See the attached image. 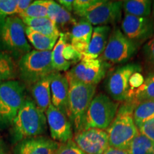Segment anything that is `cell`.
<instances>
[{"instance_id": "60d3db41", "label": "cell", "mask_w": 154, "mask_h": 154, "mask_svg": "<svg viewBox=\"0 0 154 154\" xmlns=\"http://www.w3.org/2000/svg\"><path fill=\"white\" fill-rule=\"evenodd\" d=\"M5 147V144H4L3 140H2V138H0V148H4Z\"/></svg>"}, {"instance_id": "836d02e7", "label": "cell", "mask_w": 154, "mask_h": 154, "mask_svg": "<svg viewBox=\"0 0 154 154\" xmlns=\"http://www.w3.org/2000/svg\"><path fill=\"white\" fill-rule=\"evenodd\" d=\"M136 126L140 134H143L154 143V118L138 124Z\"/></svg>"}, {"instance_id": "d590c367", "label": "cell", "mask_w": 154, "mask_h": 154, "mask_svg": "<svg viewBox=\"0 0 154 154\" xmlns=\"http://www.w3.org/2000/svg\"><path fill=\"white\" fill-rule=\"evenodd\" d=\"M143 53L146 61L154 68V35L144 45Z\"/></svg>"}, {"instance_id": "b9f144b4", "label": "cell", "mask_w": 154, "mask_h": 154, "mask_svg": "<svg viewBox=\"0 0 154 154\" xmlns=\"http://www.w3.org/2000/svg\"><path fill=\"white\" fill-rule=\"evenodd\" d=\"M0 154H7L4 150V148H0Z\"/></svg>"}, {"instance_id": "83f0119b", "label": "cell", "mask_w": 154, "mask_h": 154, "mask_svg": "<svg viewBox=\"0 0 154 154\" xmlns=\"http://www.w3.org/2000/svg\"><path fill=\"white\" fill-rule=\"evenodd\" d=\"M134 119L136 126L154 118V101H145L137 103L134 110Z\"/></svg>"}, {"instance_id": "5b68a950", "label": "cell", "mask_w": 154, "mask_h": 154, "mask_svg": "<svg viewBox=\"0 0 154 154\" xmlns=\"http://www.w3.org/2000/svg\"><path fill=\"white\" fill-rule=\"evenodd\" d=\"M51 51L32 50L19 59L17 64L20 82L27 87L56 72L52 64Z\"/></svg>"}, {"instance_id": "3957f363", "label": "cell", "mask_w": 154, "mask_h": 154, "mask_svg": "<svg viewBox=\"0 0 154 154\" xmlns=\"http://www.w3.org/2000/svg\"><path fill=\"white\" fill-rule=\"evenodd\" d=\"M25 27L22 19L16 15L0 20V51L14 61L32 51Z\"/></svg>"}, {"instance_id": "d4e9b609", "label": "cell", "mask_w": 154, "mask_h": 154, "mask_svg": "<svg viewBox=\"0 0 154 154\" xmlns=\"http://www.w3.org/2000/svg\"><path fill=\"white\" fill-rule=\"evenodd\" d=\"M126 101L135 104L145 101H154V72L149 73L145 78L143 85L131 95Z\"/></svg>"}, {"instance_id": "7a4b0ae2", "label": "cell", "mask_w": 154, "mask_h": 154, "mask_svg": "<svg viewBox=\"0 0 154 154\" xmlns=\"http://www.w3.org/2000/svg\"><path fill=\"white\" fill-rule=\"evenodd\" d=\"M69 84L68 113L74 134L84 130L86 114L95 96L96 86L90 85L75 79L65 72Z\"/></svg>"}, {"instance_id": "52a82bcc", "label": "cell", "mask_w": 154, "mask_h": 154, "mask_svg": "<svg viewBox=\"0 0 154 154\" xmlns=\"http://www.w3.org/2000/svg\"><path fill=\"white\" fill-rule=\"evenodd\" d=\"M119 106L120 103L106 94L100 93L95 95L86 112L84 130H106L116 117Z\"/></svg>"}, {"instance_id": "ab89813d", "label": "cell", "mask_w": 154, "mask_h": 154, "mask_svg": "<svg viewBox=\"0 0 154 154\" xmlns=\"http://www.w3.org/2000/svg\"><path fill=\"white\" fill-rule=\"evenodd\" d=\"M152 11H151V12H152V19H153V24H154V2H153V3L152 4Z\"/></svg>"}, {"instance_id": "7c38bea8", "label": "cell", "mask_w": 154, "mask_h": 154, "mask_svg": "<svg viewBox=\"0 0 154 154\" xmlns=\"http://www.w3.org/2000/svg\"><path fill=\"white\" fill-rule=\"evenodd\" d=\"M121 31L130 41L139 46L154 35V24L151 17L125 14L121 22Z\"/></svg>"}, {"instance_id": "4dcf8cb0", "label": "cell", "mask_w": 154, "mask_h": 154, "mask_svg": "<svg viewBox=\"0 0 154 154\" xmlns=\"http://www.w3.org/2000/svg\"><path fill=\"white\" fill-rule=\"evenodd\" d=\"M55 154H86L76 145L74 140L66 143H59Z\"/></svg>"}, {"instance_id": "7402d4cb", "label": "cell", "mask_w": 154, "mask_h": 154, "mask_svg": "<svg viewBox=\"0 0 154 154\" xmlns=\"http://www.w3.org/2000/svg\"><path fill=\"white\" fill-rule=\"evenodd\" d=\"M25 33L28 42L37 51H52L59 38L58 37L45 36L36 31L32 30L28 26L25 27Z\"/></svg>"}, {"instance_id": "277c9868", "label": "cell", "mask_w": 154, "mask_h": 154, "mask_svg": "<svg viewBox=\"0 0 154 154\" xmlns=\"http://www.w3.org/2000/svg\"><path fill=\"white\" fill-rule=\"evenodd\" d=\"M135 106L136 104L130 101L119 106L113 122L106 130L109 147L126 151L132 140L139 134L133 116Z\"/></svg>"}, {"instance_id": "4316f807", "label": "cell", "mask_w": 154, "mask_h": 154, "mask_svg": "<svg viewBox=\"0 0 154 154\" xmlns=\"http://www.w3.org/2000/svg\"><path fill=\"white\" fill-rule=\"evenodd\" d=\"M126 151L128 154H154V143L139 133L132 140Z\"/></svg>"}, {"instance_id": "cb8c5ba5", "label": "cell", "mask_w": 154, "mask_h": 154, "mask_svg": "<svg viewBox=\"0 0 154 154\" xmlns=\"http://www.w3.org/2000/svg\"><path fill=\"white\" fill-rule=\"evenodd\" d=\"M152 4L150 0H126L122 2V9L125 14L149 17L151 14Z\"/></svg>"}, {"instance_id": "2e32d148", "label": "cell", "mask_w": 154, "mask_h": 154, "mask_svg": "<svg viewBox=\"0 0 154 154\" xmlns=\"http://www.w3.org/2000/svg\"><path fill=\"white\" fill-rule=\"evenodd\" d=\"M69 84L66 75L61 72L53 73L51 82V104L67 116Z\"/></svg>"}, {"instance_id": "e575fe53", "label": "cell", "mask_w": 154, "mask_h": 154, "mask_svg": "<svg viewBox=\"0 0 154 154\" xmlns=\"http://www.w3.org/2000/svg\"><path fill=\"white\" fill-rule=\"evenodd\" d=\"M144 80H145V79H144L141 72H136L132 74L129 79V94H128V97L134 91H136L138 88H139L140 86L143 85Z\"/></svg>"}, {"instance_id": "f35d334b", "label": "cell", "mask_w": 154, "mask_h": 154, "mask_svg": "<svg viewBox=\"0 0 154 154\" xmlns=\"http://www.w3.org/2000/svg\"><path fill=\"white\" fill-rule=\"evenodd\" d=\"M103 154H128L126 150H121L118 149H114V148L109 147L106 150Z\"/></svg>"}, {"instance_id": "484cf974", "label": "cell", "mask_w": 154, "mask_h": 154, "mask_svg": "<svg viewBox=\"0 0 154 154\" xmlns=\"http://www.w3.org/2000/svg\"><path fill=\"white\" fill-rule=\"evenodd\" d=\"M17 76H18V71L14 60L0 51V83L15 80Z\"/></svg>"}, {"instance_id": "d6986e66", "label": "cell", "mask_w": 154, "mask_h": 154, "mask_svg": "<svg viewBox=\"0 0 154 154\" xmlns=\"http://www.w3.org/2000/svg\"><path fill=\"white\" fill-rule=\"evenodd\" d=\"M52 74L44 77L30 87L32 99L36 106L44 113L51 104V82Z\"/></svg>"}, {"instance_id": "4fadbf2b", "label": "cell", "mask_w": 154, "mask_h": 154, "mask_svg": "<svg viewBox=\"0 0 154 154\" xmlns=\"http://www.w3.org/2000/svg\"><path fill=\"white\" fill-rule=\"evenodd\" d=\"M76 145L86 154H103L109 147L106 131L88 128L74 135Z\"/></svg>"}, {"instance_id": "603a6c76", "label": "cell", "mask_w": 154, "mask_h": 154, "mask_svg": "<svg viewBox=\"0 0 154 154\" xmlns=\"http://www.w3.org/2000/svg\"><path fill=\"white\" fill-rule=\"evenodd\" d=\"M68 35L64 32H61L59 37L58 38L57 44L51 53H52V64L54 70L57 72H66L72 65L65 60L63 56V50L66 44L68 42Z\"/></svg>"}, {"instance_id": "5bb4252c", "label": "cell", "mask_w": 154, "mask_h": 154, "mask_svg": "<svg viewBox=\"0 0 154 154\" xmlns=\"http://www.w3.org/2000/svg\"><path fill=\"white\" fill-rule=\"evenodd\" d=\"M52 139L58 143H66L74 138V128L68 116L50 105L45 113Z\"/></svg>"}, {"instance_id": "ac0fdd59", "label": "cell", "mask_w": 154, "mask_h": 154, "mask_svg": "<svg viewBox=\"0 0 154 154\" xmlns=\"http://www.w3.org/2000/svg\"><path fill=\"white\" fill-rule=\"evenodd\" d=\"M111 32L109 26H98L94 28L89 45L82 59H99L104 51Z\"/></svg>"}, {"instance_id": "9a60e30c", "label": "cell", "mask_w": 154, "mask_h": 154, "mask_svg": "<svg viewBox=\"0 0 154 154\" xmlns=\"http://www.w3.org/2000/svg\"><path fill=\"white\" fill-rule=\"evenodd\" d=\"M59 143L44 136L26 138L16 143L14 154H55Z\"/></svg>"}, {"instance_id": "8d00e7d4", "label": "cell", "mask_w": 154, "mask_h": 154, "mask_svg": "<svg viewBox=\"0 0 154 154\" xmlns=\"http://www.w3.org/2000/svg\"><path fill=\"white\" fill-rule=\"evenodd\" d=\"M34 1L31 0H18L17 5V16L22 14L24 11L31 5Z\"/></svg>"}, {"instance_id": "30bf717a", "label": "cell", "mask_w": 154, "mask_h": 154, "mask_svg": "<svg viewBox=\"0 0 154 154\" xmlns=\"http://www.w3.org/2000/svg\"><path fill=\"white\" fill-rule=\"evenodd\" d=\"M122 1L97 0L81 19H84L92 26H109L121 20Z\"/></svg>"}, {"instance_id": "f1b7e54d", "label": "cell", "mask_w": 154, "mask_h": 154, "mask_svg": "<svg viewBox=\"0 0 154 154\" xmlns=\"http://www.w3.org/2000/svg\"><path fill=\"white\" fill-rule=\"evenodd\" d=\"M20 18H44L48 17L47 0H37L34 1L31 5L22 14L19 15Z\"/></svg>"}, {"instance_id": "e0dca14e", "label": "cell", "mask_w": 154, "mask_h": 154, "mask_svg": "<svg viewBox=\"0 0 154 154\" xmlns=\"http://www.w3.org/2000/svg\"><path fill=\"white\" fill-rule=\"evenodd\" d=\"M93 26L88 21L81 19L72 26L68 35L69 43L82 56L86 52L93 34Z\"/></svg>"}, {"instance_id": "1f68e13d", "label": "cell", "mask_w": 154, "mask_h": 154, "mask_svg": "<svg viewBox=\"0 0 154 154\" xmlns=\"http://www.w3.org/2000/svg\"><path fill=\"white\" fill-rule=\"evenodd\" d=\"M63 56L65 60L71 65H76L82 59V54L77 51L69 42H67L63 48Z\"/></svg>"}, {"instance_id": "9c48e42d", "label": "cell", "mask_w": 154, "mask_h": 154, "mask_svg": "<svg viewBox=\"0 0 154 154\" xmlns=\"http://www.w3.org/2000/svg\"><path fill=\"white\" fill-rule=\"evenodd\" d=\"M138 49L131 41L124 35L120 29L111 30L106 47L99 59L109 64L126 63L130 60Z\"/></svg>"}, {"instance_id": "8992f818", "label": "cell", "mask_w": 154, "mask_h": 154, "mask_svg": "<svg viewBox=\"0 0 154 154\" xmlns=\"http://www.w3.org/2000/svg\"><path fill=\"white\" fill-rule=\"evenodd\" d=\"M26 86L20 81L0 83V128L10 126L27 97Z\"/></svg>"}, {"instance_id": "ba28073f", "label": "cell", "mask_w": 154, "mask_h": 154, "mask_svg": "<svg viewBox=\"0 0 154 154\" xmlns=\"http://www.w3.org/2000/svg\"><path fill=\"white\" fill-rule=\"evenodd\" d=\"M141 72V67L136 63H130L108 72L104 82L105 89L115 101L124 102L129 94V79L134 73Z\"/></svg>"}, {"instance_id": "d6a6232c", "label": "cell", "mask_w": 154, "mask_h": 154, "mask_svg": "<svg viewBox=\"0 0 154 154\" xmlns=\"http://www.w3.org/2000/svg\"><path fill=\"white\" fill-rule=\"evenodd\" d=\"M97 0H74L73 5V12L76 16L82 18L83 15Z\"/></svg>"}, {"instance_id": "44dd1931", "label": "cell", "mask_w": 154, "mask_h": 154, "mask_svg": "<svg viewBox=\"0 0 154 154\" xmlns=\"http://www.w3.org/2000/svg\"><path fill=\"white\" fill-rule=\"evenodd\" d=\"M22 19L26 26L38 33L51 37H59L60 31L56 25L55 22L49 17L44 18H29L23 17Z\"/></svg>"}, {"instance_id": "8fae6325", "label": "cell", "mask_w": 154, "mask_h": 154, "mask_svg": "<svg viewBox=\"0 0 154 154\" xmlns=\"http://www.w3.org/2000/svg\"><path fill=\"white\" fill-rule=\"evenodd\" d=\"M110 66L111 64L99 58H84L66 72L81 82L96 86L106 76Z\"/></svg>"}, {"instance_id": "f546056e", "label": "cell", "mask_w": 154, "mask_h": 154, "mask_svg": "<svg viewBox=\"0 0 154 154\" xmlns=\"http://www.w3.org/2000/svg\"><path fill=\"white\" fill-rule=\"evenodd\" d=\"M18 0H0V20L17 14Z\"/></svg>"}, {"instance_id": "6da1fadb", "label": "cell", "mask_w": 154, "mask_h": 154, "mask_svg": "<svg viewBox=\"0 0 154 154\" xmlns=\"http://www.w3.org/2000/svg\"><path fill=\"white\" fill-rule=\"evenodd\" d=\"M47 117L32 98H26L11 125V137L14 143L26 138L42 136L47 129Z\"/></svg>"}, {"instance_id": "ffe728a7", "label": "cell", "mask_w": 154, "mask_h": 154, "mask_svg": "<svg viewBox=\"0 0 154 154\" xmlns=\"http://www.w3.org/2000/svg\"><path fill=\"white\" fill-rule=\"evenodd\" d=\"M47 7L48 17L55 22L59 31L60 29H64L69 26L72 28L77 22L72 13L61 7L57 2L47 0Z\"/></svg>"}, {"instance_id": "74e56055", "label": "cell", "mask_w": 154, "mask_h": 154, "mask_svg": "<svg viewBox=\"0 0 154 154\" xmlns=\"http://www.w3.org/2000/svg\"><path fill=\"white\" fill-rule=\"evenodd\" d=\"M74 0H59L57 2L65 9L72 13L73 11V5Z\"/></svg>"}]
</instances>
